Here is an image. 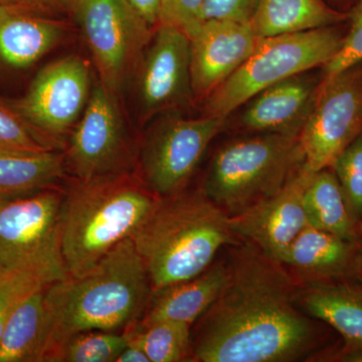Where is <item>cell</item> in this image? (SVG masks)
<instances>
[{"label":"cell","instance_id":"6da1fadb","mask_svg":"<svg viewBox=\"0 0 362 362\" xmlns=\"http://www.w3.org/2000/svg\"><path fill=\"white\" fill-rule=\"evenodd\" d=\"M226 270L220 295L199 319L194 361L291 362L319 346L318 328L298 307V284L286 267L243 240Z\"/></svg>","mask_w":362,"mask_h":362},{"label":"cell","instance_id":"7a4b0ae2","mask_svg":"<svg viewBox=\"0 0 362 362\" xmlns=\"http://www.w3.org/2000/svg\"><path fill=\"white\" fill-rule=\"evenodd\" d=\"M151 293L148 273L131 238L83 275L45 286L42 362H52L78 333L129 330L141 320Z\"/></svg>","mask_w":362,"mask_h":362},{"label":"cell","instance_id":"3957f363","mask_svg":"<svg viewBox=\"0 0 362 362\" xmlns=\"http://www.w3.org/2000/svg\"><path fill=\"white\" fill-rule=\"evenodd\" d=\"M131 239L152 290L197 277L213 265L221 247L240 243L230 216L202 189L159 199Z\"/></svg>","mask_w":362,"mask_h":362},{"label":"cell","instance_id":"277c9868","mask_svg":"<svg viewBox=\"0 0 362 362\" xmlns=\"http://www.w3.org/2000/svg\"><path fill=\"white\" fill-rule=\"evenodd\" d=\"M159 197L132 173L76 180L59 211L62 254L69 277L92 269L148 218Z\"/></svg>","mask_w":362,"mask_h":362},{"label":"cell","instance_id":"5b68a950","mask_svg":"<svg viewBox=\"0 0 362 362\" xmlns=\"http://www.w3.org/2000/svg\"><path fill=\"white\" fill-rule=\"evenodd\" d=\"M303 165L299 136L240 138L214 153L202 190L232 218L277 194Z\"/></svg>","mask_w":362,"mask_h":362},{"label":"cell","instance_id":"8992f818","mask_svg":"<svg viewBox=\"0 0 362 362\" xmlns=\"http://www.w3.org/2000/svg\"><path fill=\"white\" fill-rule=\"evenodd\" d=\"M343 39L332 26L259 39L246 62L206 98L204 115L228 118L267 88L325 66L339 51Z\"/></svg>","mask_w":362,"mask_h":362},{"label":"cell","instance_id":"52a82bcc","mask_svg":"<svg viewBox=\"0 0 362 362\" xmlns=\"http://www.w3.org/2000/svg\"><path fill=\"white\" fill-rule=\"evenodd\" d=\"M63 194L54 185L0 199V277L32 274L45 285L69 277L59 233Z\"/></svg>","mask_w":362,"mask_h":362},{"label":"cell","instance_id":"ba28073f","mask_svg":"<svg viewBox=\"0 0 362 362\" xmlns=\"http://www.w3.org/2000/svg\"><path fill=\"white\" fill-rule=\"evenodd\" d=\"M362 135V62L323 76L300 131L304 168H330L340 153Z\"/></svg>","mask_w":362,"mask_h":362},{"label":"cell","instance_id":"9c48e42d","mask_svg":"<svg viewBox=\"0 0 362 362\" xmlns=\"http://www.w3.org/2000/svg\"><path fill=\"white\" fill-rule=\"evenodd\" d=\"M75 16L102 85L116 94L141 62L154 28L128 0H82Z\"/></svg>","mask_w":362,"mask_h":362},{"label":"cell","instance_id":"30bf717a","mask_svg":"<svg viewBox=\"0 0 362 362\" xmlns=\"http://www.w3.org/2000/svg\"><path fill=\"white\" fill-rule=\"evenodd\" d=\"M114 95L102 84L95 88L71 130L65 162L76 180L132 173L134 156Z\"/></svg>","mask_w":362,"mask_h":362},{"label":"cell","instance_id":"8fae6325","mask_svg":"<svg viewBox=\"0 0 362 362\" xmlns=\"http://www.w3.org/2000/svg\"><path fill=\"white\" fill-rule=\"evenodd\" d=\"M226 123L223 117H169L156 126L142 147L141 180L159 199L185 189L207 147Z\"/></svg>","mask_w":362,"mask_h":362},{"label":"cell","instance_id":"7c38bea8","mask_svg":"<svg viewBox=\"0 0 362 362\" xmlns=\"http://www.w3.org/2000/svg\"><path fill=\"white\" fill-rule=\"evenodd\" d=\"M89 93V66L77 56L65 57L42 68L11 109L35 134L58 148L84 112Z\"/></svg>","mask_w":362,"mask_h":362},{"label":"cell","instance_id":"4fadbf2b","mask_svg":"<svg viewBox=\"0 0 362 362\" xmlns=\"http://www.w3.org/2000/svg\"><path fill=\"white\" fill-rule=\"evenodd\" d=\"M150 42L138 81L143 120L180 108L194 98L187 35L177 26L160 23Z\"/></svg>","mask_w":362,"mask_h":362},{"label":"cell","instance_id":"5bb4252c","mask_svg":"<svg viewBox=\"0 0 362 362\" xmlns=\"http://www.w3.org/2000/svg\"><path fill=\"white\" fill-rule=\"evenodd\" d=\"M310 175L303 165L277 194L230 218L233 233L282 264L292 243L309 226L303 195Z\"/></svg>","mask_w":362,"mask_h":362},{"label":"cell","instance_id":"9a60e30c","mask_svg":"<svg viewBox=\"0 0 362 362\" xmlns=\"http://www.w3.org/2000/svg\"><path fill=\"white\" fill-rule=\"evenodd\" d=\"M189 39L192 97L206 100L256 49L259 37L249 23L204 21Z\"/></svg>","mask_w":362,"mask_h":362},{"label":"cell","instance_id":"2e32d148","mask_svg":"<svg viewBox=\"0 0 362 362\" xmlns=\"http://www.w3.org/2000/svg\"><path fill=\"white\" fill-rule=\"evenodd\" d=\"M318 85V78L305 71L267 88L243 105L238 126L258 134L299 136Z\"/></svg>","mask_w":362,"mask_h":362},{"label":"cell","instance_id":"e0dca14e","mask_svg":"<svg viewBox=\"0 0 362 362\" xmlns=\"http://www.w3.org/2000/svg\"><path fill=\"white\" fill-rule=\"evenodd\" d=\"M296 304L341 335L339 350L362 349V279L306 281L297 285Z\"/></svg>","mask_w":362,"mask_h":362},{"label":"cell","instance_id":"ac0fdd59","mask_svg":"<svg viewBox=\"0 0 362 362\" xmlns=\"http://www.w3.org/2000/svg\"><path fill=\"white\" fill-rule=\"evenodd\" d=\"M282 265L306 281L362 279V264L356 242H351L309 225L286 252Z\"/></svg>","mask_w":362,"mask_h":362},{"label":"cell","instance_id":"d6986e66","mask_svg":"<svg viewBox=\"0 0 362 362\" xmlns=\"http://www.w3.org/2000/svg\"><path fill=\"white\" fill-rule=\"evenodd\" d=\"M65 28L54 18L0 2V66L30 68L63 39Z\"/></svg>","mask_w":362,"mask_h":362},{"label":"cell","instance_id":"ffe728a7","mask_svg":"<svg viewBox=\"0 0 362 362\" xmlns=\"http://www.w3.org/2000/svg\"><path fill=\"white\" fill-rule=\"evenodd\" d=\"M226 274V262H221L197 277L152 290L146 311L139 322L169 319L192 325L220 295Z\"/></svg>","mask_w":362,"mask_h":362},{"label":"cell","instance_id":"44dd1931","mask_svg":"<svg viewBox=\"0 0 362 362\" xmlns=\"http://www.w3.org/2000/svg\"><path fill=\"white\" fill-rule=\"evenodd\" d=\"M346 18L323 0H259L249 23L255 35L264 39L329 28Z\"/></svg>","mask_w":362,"mask_h":362},{"label":"cell","instance_id":"7402d4cb","mask_svg":"<svg viewBox=\"0 0 362 362\" xmlns=\"http://www.w3.org/2000/svg\"><path fill=\"white\" fill-rule=\"evenodd\" d=\"M45 288L25 298L9 317L0 337V362H42Z\"/></svg>","mask_w":362,"mask_h":362},{"label":"cell","instance_id":"603a6c76","mask_svg":"<svg viewBox=\"0 0 362 362\" xmlns=\"http://www.w3.org/2000/svg\"><path fill=\"white\" fill-rule=\"evenodd\" d=\"M66 171L57 150L35 153H0V199L54 187Z\"/></svg>","mask_w":362,"mask_h":362},{"label":"cell","instance_id":"cb8c5ba5","mask_svg":"<svg viewBox=\"0 0 362 362\" xmlns=\"http://www.w3.org/2000/svg\"><path fill=\"white\" fill-rule=\"evenodd\" d=\"M303 202L309 225L342 239L356 242L357 228L335 173L331 168L311 173Z\"/></svg>","mask_w":362,"mask_h":362},{"label":"cell","instance_id":"d4e9b609","mask_svg":"<svg viewBox=\"0 0 362 362\" xmlns=\"http://www.w3.org/2000/svg\"><path fill=\"white\" fill-rule=\"evenodd\" d=\"M192 326L166 319L138 322L127 331L130 341L144 350L150 362L194 361Z\"/></svg>","mask_w":362,"mask_h":362},{"label":"cell","instance_id":"484cf974","mask_svg":"<svg viewBox=\"0 0 362 362\" xmlns=\"http://www.w3.org/2000/svg\"><path fill=\"white\" fill-rule=\"evenodd\" d=\"M129 342L128 331L78 333L58 350L52 362H115Z\"/></svg>","mask_w":362,"mask_h":362},{"label":"cell","instance_id":"4316f807","mask_svg":"<svg viewBox=\"0 0 362 362\" xmlns=\"http://www.w3.org/2000/svg\"><path fill=\"white\" fill-rule=\"evenodd\" d=\"M356 228L362 221V135L343 150L330 168Z\"/></svg>","mask_w":362,"mask_h":362},{"label":"cell","instance_id":"83f0119b","mask_svg":"<svg viewBox=\"0 0 362 362\" xmlns=\"http://www.w3.org/2000/svg\"><path fill=\"white\" fill-rule=\"evenodd\" d=\"M57 150L45 141L11 108L0 103V153H35Z\"/></svg>","mask_w":362,"mask_h":362},{"label":"cell","instance_id":"f1b7e54d","mask_svg":"<svg viewBox=\"0 0 362 362\" xmlns=\"http://www.w3.org/2000/svg\"><path fill=\"white\" fill-rule=\"evenodd\" d=\"M45 286L32 274L16 273L0 277V337L16 307Z\"/></svg>","mask_w":362,"mask_h":362},{"label":"cell","instance_id":"f546056e","mask_svg":"<svg viewBox=\"0 0 362 362\" xmlns=\"http://www.w3.org/2000/svg\"><path fill=\"white\" fill-rule=\"evenodd\" d=\"M362 62V0L351 16L349 32L344 35L341 47L334 58L324 66V75H332Z\"/></svg>","mask_w":362,"mask_h":362},{"label":"cell","instance_id":"4dcf8cb0","mask_svg":"<svg viewBox=\"0 0 362 362\" xmlns=\"http://www.w3.org/2000/svg\"><path fill=\"white\" fill-rule=\"evenodd\" d=\"M206 0H168L161 23H170L180 28L187 37L202 23L201 13Z\"/></svg>","mask_w":362,"mask_h":362},{"label":"cell","instance_id":"1f68e13d","mask_svg":"<svg viewBox=\"0 0 362 362\" xmlns=\"http://www.w3.org/2000/svg\"><path fill=\"white\" fill-rule=\"evenodd\" d=\"M259 0H206L201 20H232L249 23Z\"/></svg>","mask_w":362,"mask_h":362},{"label":"cell","instance_id":"d6a6232c","mask_svg":"<svg viewBox=\"0 0 362 362\" xmlns=\"http://www.w3.org/2000/svg\"><path fill=\"white\" fill-rule=\"evenodd\" d=\"M81 1L82 0H0L4 4L47 18L76 16Z\"/></svg>","mask_w":362,"mask_h":362},{"label":"cell","instance_id":"836d02e7","mask_svg":"<svg viewBox=\"0 0 362 362\" xmlns=\"http://www.w3.org/2000/svg\"><path fill=\"white\" fill-rule=\"evenodd\" d=\"M152 28L160 25L162 0H128Z\"/></svg>","mask_w":362,"mask_h":362},{"label":"cell","instance_id":"e575fe53","mask_svg":"<svg viewBox=\"0 0 362 362\" xmlns=\"http://www.w3.org/2000/svg\"><path fill=\"white\" fill-rule=\"evenodd\" d=\"M115 362H150V361L144 350L139 345L130 341Z\"/></svg>","mask_w":362,"mask_h":362},{"label":"cell","instance_id":"d590c367","mask_svg":"<svg viewBox=\"0 0 362 362\" xmlns=\"http://www.w3.org/2000/svg\"><path fill=\"white\" fill-rule=\"evenodd\" d=\"M323 357V361H338V362H362V349L346 350V351H341V350H335L331 354H325V356H319Z\"/></svg>","mask_w":362,"mask_h":362},{"label":"cell","instance_id":"8d00e7d4","mask_svg":"<svg viewBox=\"0 0 362 362\" xmlns=\"http://www.w3.org/2000/svg\"><path fill=\"white\" fill-rule=\"evenodd\" d=\"M356 245L359 250L362 264V221L359 223L358 228H357Z\"/></svg>","mask_w":362,"mask_h":362},{"label":"cell","instance_id":"74e56055","mask_svg":"<svg viewBox=\"0 0 362 362\" xmlns=\"http://www.w3.org/2000/svg\"><path fill=\"white\" fill-rule=\"evenodd\" d=\"M168 0H162V13H163L164 8H165V6H166V4H168ZM161 18H162V16H161Z\"/></svg>","mask_w":362,"mask_h":362}]
</instances>
